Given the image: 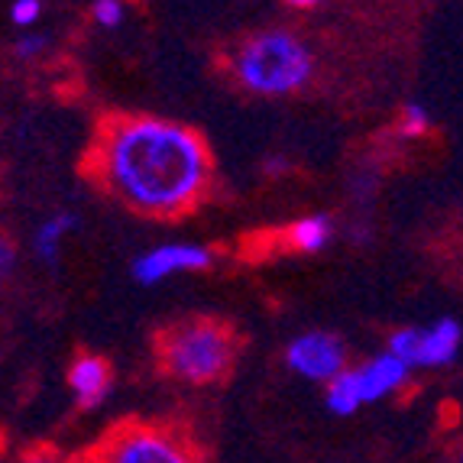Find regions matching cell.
I'll list each match as a JSON object with an SVG mask.
<instances>
[{"label":"cell","instance_id":"8","mask_svg":"<svg viewBox=\"0 0 463 463\" xmlns=\"http://www.w3.org/2000/svg\"><path fill=\"white\" fill-rule=\"evenodd\" d=\"M411 366L402 360L399 354H379L373 360H366L364 366H356L354 376H356V386H360V395H364V405L366 402H379L383 395L395 392V389L405 383Z\"/></svg>","mask_w":463,"mask_h":463},{"label":"cell","instance_id":"7","mask_svg":"<svg viewBox=\"0 0 463 463\" xmlns=\"http://www.w3.org/2000/svg\"><path fill=\"white\" fill-rule=\"evenodd\" d=\"M211 266V250L194 247V243H165L149 253L137 256L133 263V279L139 286H156L175 272H198Z\"/></svg>","mask_w":463,"mask_h":463},{"label":"cell","instance_id":"2","mask_svg":"<svg viewBox=\"0 0 463 463\" xmlns=\"http://www.w3.org/2000/svg\"><path fill=\"white\" fill-rule=\"evenodd\" d=\"M231 69L243 88L266 94V98H279V94H292L301 85H308L315 71V55L292 33H263V36L247 39L233 52Z\"/></svg>","mask_w":463,"mask_h":463},{"label":"cell","instance_id":"18","mask_svg":"<svg viewBox=\"0 0 463 463\" xmlns=\"http://www.w3.org/2000/svg\"><path fill=\"white\" fill-rule=\"evenodd\" d=\"M288 7H317L321 0H286Z\"/></svg>","mask_w":463,"mask_h":463},{"label":"cell","instance_id":"13","mask_svg":"<svg viewBox=\"0 0 463 463\" xmlns=\"http://www.w3.org/2000/svg\"><path fill=\"white\" fill-rule=\"evenodd\" d=\"M428 127H431V120H428L425 108L421 104H409V108L402 110V120H399V133L402 137H425Z\"/></svg>","mask_w":463,"mask_h":463},{"label":"cell","instance_id":"4","mask_svg":"<svg viewBox=\"0 0 463 463\" xmlns=\"http://www.w3.org/2000/svg\"><path fill=\"white\" fill-rule=\"evenodd\" d=\"M460 325L454 317H440L431 327H402L389 337V350L409 366H448L460 350Z\"/></svg>","mask_w":463,"mask_h":463},{"label":"cell","instance_id":"1","mask_svg":"<svg viewBox=\"0 0 463 463\" xmlns=\"http://www.w3.org/2000/svg\"><path fill=\"white\" fill-rule=\"evenodd\" d=\"M94 175L117 201L149 217H175L201 198L211 175L194 130L159 117H117L98 137Z\"/></svg>","mask_w":463,"mask_h":463},{"label":"cell","instance_id":"9","mask_svg":"<svg viewBox=\"0 0 463 463\" xmlns=\"http://www.w3.org/2000/svg\"><path fill=\"white\" fill-rule=\"evenodd\" d=\"M69 386L81 409H98L100 402L108 399V389H110L108 364L98 360V356H78L75 364H71Z\"/></svg>","mask_w":463,"mask_h":463},{"label":"cell","instance_id":"12","mask_svg":"<svg viewBox=\"0 0 463 463\" xmlns=\"http://www.w3.org/2000/svg\"><path fill=\"white\" fill-rule=\"evenodd\" d=\"M288 240H292L295 250L317 253V250H325L327 240H331V221H327V217H321V214L301 217L298 224L288 231Z\"/></svg>","mask_w":463,"mask_h":463},{"label":"cell","instance_id":"14","mask_svg":"<svg viewBox=\"0 0 463 463\" xmlns=\"http://www.w3.org/2000/svg\"><path fill=\"white\" fill-rule=\"evenodd\" d=\"M91 16L98 26L114 30V26H120V20H124V0H94Z\"/></svg>","mask_w":463,"mask_h":463},{"label":"cell","instance_id":"10","mask_svg":"<svg viewBox=\"0 0 463 463\" xmlns=\"http://www.w3.org/2000/svg\"><path fill=\"white\" fill-rule=\"evenodd\" d=\"M69 231H75V217L71 214H52L39 224L36 240H33V250H36L39 263H46V266L59 263V250H62V240L69 237Z\"/></svg>","mask_w":463,"mask_h":463},{"label":"cell","instance_id":"16","mask_svg":"<svg viewBox=\"0 0 463 463\" xmlns=\"http://www.w3.org/2000/svg\"><path fill=\"white\" fill-rule=\"evenodd\" d=\"M43 49H46V39L43 36H33L30 33V36L16 39V55H20V59H36Z\"/></svg>","mask_w":463,"mask_h":463},{"label":"cell","instance_id":"5","mask_svg":"<svg viewBox=\"0 0 463 463\" xmlns=\"http://www.w3.org/2000/svg\"><path fill=\"white\" fill-rule=\"evenodd\" d=\"M286 364L298 376L315 379V383H331L337 373L347 370V350L340 337L327 331H308L295 337L286 350Z\"/></svg>","mask_w":463,"mask_h":463},{"label":"cell","instance_id":"17","mask_svg":"<svg viewBox=\"0 0 463 463\" xmlns=\"http://www.w3.org/2000/svg\"><path fill=\"white\" fill-rule=\"evenodd\" d=\"M10 266H14V253H10V247H7V243H4V247H0V272L7 276Z\"/></svg>","mask_w":463,"mask_h":463},{"label":"cell","instance_id":"15","mask_svg":"<svg viewBox=\"0 0 463 463\" xmlns=\"http://www.w3.org/2000/svg\"><path fill=\"white\" fill-rule=\"evenodd\" d=\"M10 16H14V24L20 26V30H26V26H36L39 16H43V4H39V0H14V10H10Z\"/></svg>","mask_w":463,"mask_h":463},{"label":"cell","instance_id":"11","mask_svg":"<svg viewBox=\"0 0 463 463\" xmlns=\"http://www.w3.org/2000/svg\"><path fill=\"white\" fill-rule=\"evenodd\" d=\"M327 409L334 415H354L360 405H364V395H360V386H356V376L354 370H344L327 383Z\"/></svg>","mask_w":463,"mask_h":463},{"label":"cell","instance_id":"6","mask_svg":"<svg viewBox=\"0 0 463 463\" xmlns=\"http://www.w3.org/2000/svg\"><path fill=\"white\" fill-rule=\"evenodd\" d=\"M100 457L114 463H182L192 454L178 448V440L159 428H127L108 440Z\"/></svg>","mask_w":463,"mask_h":463},{"label":"cell","instance_id":"3","mask_svg":"<svg viewBox=\"0 0 463 463\" xmlns=\"http://www.w3.org/2000/svg\"><path fill=\"white\" fill-rule=\"evenodd\" d=\"M159 350L172 376L185 383H211L231 370L233 334L217 321H188L172 327Z\"/></svg>","mask_w":463,"mask_h":463}]
</instances>
